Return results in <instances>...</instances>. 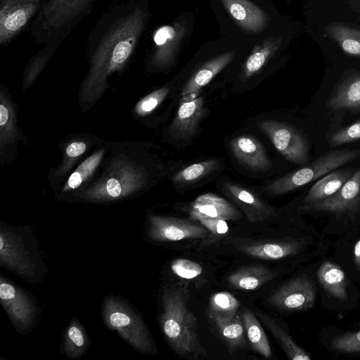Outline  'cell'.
I'll return each instance as SVG.
<instances>
[{
    "label": "cell",
    "mask_w": 360,
    "mask_h": 360,
    "mask_svg": "<svg viewBox=\"0 0 360 360\" xmlns=\"http://www.w3.org/2000/svg\"><path fill=\"white\" fill-rule=\"evenodd\" d=\"M148 18L145 0H124L111 6L92 27L86 41L88 70L80 91L83 108L95 103L107 89L109 77L129 63Z\"/></svg>",
    "instance_id": "obj_1"
},
{
    "label": "cell",
    "mask_w": 360,
    "mask_h": 360,
    "mask_svg": "<svg viewBox=\"0 0 360 360\" xmlns=\"http://www.w3.org/2000/svg\"><path fill=\"white\" fill-rule=\"evenodd\" d=\"M189 292L180 285L165 287L160 323L162 333L178 355L199 359L207 354L198 334L195 316L188 307Z\"/></svg>",
    "instance_id": "obj_2"
},
{
    "label": "cell",
    "mask_w": 360,
    "mask_h": 360,
    "mask_svg": "<svg viewBox=\"0 0 360 360\" xmlns=\"http://www.w3.org/2000/svg\"><path fill=\"white\" fill-rule=\"evenodd\" d=\"M97 0H42L32 22L30 35L35 44L56 51L91 13Z\"/></svg>",
    "instance_id": "obj_3"
},
{
    "label": "cell",
    "mask_w": 360,
    "mask_h": 360,
    "mask_svg": "<svg viewBox=\"0 0 360 360\" xmlns=\"http://www.w3.org/2000/svg\"><path fill=\"white\" fill-rule=\"evenodd\" d=\"M101 175L75 195L89 202H106L129 197L143 188L148 181L144 166L129 153H120L110 160Z\"/></svg>",
    "instance_id": "obj_4"
},
{
    "label": "cell",
    "mask_w": 360,
    "mask_h": 360,
    "mask_svg": "<svg viewBox=\"0 0 360 360\" xmlns=\"http://www.w3.org/2000/svg\"><path fill=\"white\" fill-rule=\"evenodd\" d=\"M0 266L31 283L44 276V264L29 229L0 226Z\"/></svg>",
    "instance_id": "obj_5"
},
{
    "label": "cell",
    "mask_w": 360,
    "mask_h": 360,
    "mask_svg": "<svg viewBox=\"0 0 360 360\" xmlns=\"http://www.w3.org/2000/svg\"><path fill=\"white\" fill-rule=\"evenodd\" d=\"M104 323L136 350L146 354L155 353V346L147 326L141 317L122 299L114 295L105 297L103 302Z\"/></svg>",
    "instance_id": "obj_6"
},
{
    "label": "cell",
    "mask_w": 360,
    "mask_h": 360,
    "mask_svg": "<svg viewBox=\"0 0 360 360\" xmlns=\"http://www.w3.org/2000/svg\"><path fill=\"white\" fill-rule=\"evenodd\" d=\"M360 156L358 149H338L327 152L307 165L290 172L266 185L264 190L281 195L297 189L337 169Z\"/></svg>",
    "instance_id": "obj_7"
},
{
    "label": "cell",
    "mask_w": 360,
    "mask_h": 360,
    "mask_svg": "<svg viewBox=\"0 0 360 360\" xmlns=\"http://www.w3.org/2000/svg\"><path fill=\"white\" fill-rule=\"evenodd\" d=\"M257 127L270 139L276 150L288 161L298 165L308 163V141L295 127L287 123L271 120L259 122Z\"/></svg>",
    "instance_id": "obj_8"
},
{
    "label": "cell",
    "mask_w": 360,
    "mask_h": 360,
    "mask_svg": "<svg viewBox=\"0 0 360 360\" xmlns=\"http://www.w3.org/2000/svg\"><path fill=\"white\" fill-rule=\"evenodd\" d=\"M0 301L16 330L28 333L34 325L37 305L20 286L0 276Z\"/></svg>",
    "instance_id": "obj_9"
},
{
    "label": "cell",
    "mask_w": 360,
    "mask_h": 360,
    "mask_svg": "<svg viewBox=\"0 0 360 360\" xmlns=\"http://www.w3.org/2000/svg\"><path fill=\"white\" fill-rule=\"evenodd\" d=\"M42 0H0V44L8 46L33 21Z\"/></svg>",
    "instance_id": "obj_10"
},
{
    "label": "cell",
    "mask_w": 360,
    "mask_h": 360,
    "mask_svg": "<svg viewBox=\"0 0 360 360\" xmlns=\"http://www.w3.org/2000/svg\"><path fill=\"white\" fill-rule=\"evenodd\" d=\"M316 289L307 276L296 277L275 290L267 302L281 311L307 309L314 304Z\"/></svg>",
    "instance_id": "obj_11"
},
{
    "label": "cell",
    "mask_w": 360,
    "mask_h": 360,
    "mask_svg": "<svg viewBox=\"0 0 360 360\" xmlns=\"http://www.w3.org/2000/svg\"><path fill=\"white\" fill-rule=\"evenodd\" d=\"M148 221V236L158 242L205 238L210 233L201 225L175 217L150 215Z\"/></svg>",
    "instance_id": "obj_12"
},
{
    "label": "cell",
    "mask_w": 360,
    "mask_h": 360,
    "mask_svg": "<svg viewBox=\"0 0 360 360\" xmlns=\"http://www.w3.org/2000/svg\"><path fill=\"white\" fill-rule=\"evenodd\" d=\"M22 134L18 126L15 105L6 89L1 85L0 91V162L1 165L11 162L16 154Z\"/></svg>",
    "instance_id": "obj_13"
},
{
    "label": "cell",
    "mask_w": 360,
    "mask_h": 360,
    "mask_svg": "<svg viewBox=\"0 0 360 360\" xmlns=\"http://www.w3.org/2000/svg\"><path fill=\"white\" fill-rule=\"evenodd\" d=\"M205 114L202 97L184 96L169 127L170 136L176 140L191 139L195 134Z\"/></svg>",
    "instance_id": "obj_14"
},
{
    "label": "cell",
    "mask_w": 360,
    "mask_h": 360,
    "mask_svg": "<svg viewBox=\"0 0 360 360\" xmlns=\"http://www.w3.org/2000/svg\"><path fill=\"white\" fill-rule=\"evenodd\" d=\"M185 32L186 26L183 23L163 25L155 30V49L150 60L153 68L164 69L173 63Z\"/></svg>",
    "instance_id": "obj_15"
},
{
    "label": "cell",
    "mask_w": 360,
    "mask_h": 360,
    "mask_svg": "<svg viewBox=\"0 0 360 360\" xmlns=\"http://www.w3.org/2000/svg\"><path fill=\"white\" fill-rule=\"evenodd\" d=\"M360 199V169L333 195L300 207L305 212H342L352 208Z\"/></svg>",
    "instance_id": "obj_16"
},
{
    "label": "cell",
    "mask_w": 360,
    "mask_h": 360,
    "mask_svg": "<svg viewBox=\"0 0 360 360\" xmlns=\"http://www.w3.org/2000/svg\"><path fill=\"white\" fill-rule=\"evenodd\" d=\"M221 190L243 211L250 222L263 221L274 215L273 207L244 187L226 181L223 183Z\"/></svg>",
    "instance_id": "obj_17"
},
{
    "label": "cell",
    "mask_w": 360,
    "mask_h": 360,
    "mask_svg": "<svg viewBox=\"0 0 360 360\" xmlns=\"http://www.w3.org/2000/svg\"><path fill=\"white\" fill-rule=\"evenodd\" d=\"M231 150L242 165L255 171H267L271 167L263 145L252 136H240L231 141Z\"/></svg>",
    "instance_id": "obj_18"
},
{
    "label": "cell",
    "mask_w": 360,
    "mask_h": 360,
    "mask_svg": "<svg viewBox=\"0 0 360 360\" xmlns=\"http://www.w3.org/2000/svg\"><path fill=\"white\" fill-rule=\"evenodd\" d=\"M224 8L243 29L258 32L269 21L268 15L248 0H221Z\"/></svg>",
    "instance_id": "obj_19"
},
{
    "label": "cell",
    "mask_w": 360,
    "mask_h": 360,
    "mask_svg": "<svg viewBox=\"0 0 360 360\" xmlns=\"http://www.w3.org/2000/svg\"><path fill=\"white\" fill-rule=\"evenodd\" d=\"M189 213L225 221L238 220L242 214L224 198L211 193H204L195 198L191 205Z\"/></svg>",
    "instance_id": "obj_20"
},
{
    "label": "cell",
    "mask_w": 360,
    "mask_h": 360,
    "mask_svg": "<svg viewBox=\"0 0 360 360\" xmlns=\"http://www.w3.org/2000/svg\"><path fill=\"white\" fill-rule=\"evenodd\" d=\"M234 55V51L226 52L203 64L186 84L181 95L184 97L197 96L199 91L231 61Z\"/></svg>",
    "instance_id": "obj_21"
},
{
    "label": "cell",
    "mask_w": 360,
    "mask_h": 360,
    "mask_svg": "<svg viewBox=\"0 0 360 360\" xmlns=\"http://www.w3.org/2000/svg\"><path fill=\"white\" fill-rule=\"evenodd\" d=\"M360 101V72L340 81L331 93L327 106L331 110H354Z\"/></svg>",
    "instance_id": "obj_22"
},
{
    "label": "cell",
    "mask_w": 360,
    "mask_h": 360,
    "mask_svg": "<svg viewBox=\"0 0 360 360\" xmlns=\"http://www.w3.org/2000/svg\"><path fill=\"white\" fill-rule=\"evenodd\" d=\"M277 274L262 266H248L231 274L228 283L233 288L253 290L262 287L276 277Z\"/></svg>",
    "instance_id": "obj_23"
},
{
    "label": "cell",
    "mask_w": 360,
    "mask_h": 360,
    "mask_svg": "<svg viewBox=\"0 0 360 360\" xmlns=\"http://www.w3.org/2000/svg\"><path fill=\"white\" fill-rule=\"evenodd\" d=\"M353 169H338L326 174L310 188L303 200L305 204L313 203L335 194L354 173Z\"/></svg>",
    "instance_id": "obj_24"
},
{
    "label": "cell",
    "mask_w": 360,
    "mask_h": 360,
    "mask_svg": "<svg viewBox=\"0 0 360 360\" xmlns=\"http://www.w3.org/2000/svg\"><path fill=\"white\" fill-rule=\"evenodd\" d=\"M106 153L107 149L105 146L100 147L81 162L65 182L62 187V193H70L84 188V184L90 181V178L96 173Z\"/></svg>",
    "instance_id": "obj_25"
},
{
    "label": "cell",
    "mask_w": 360,
    "mask_h": 360,
    "mask_svg": "<svg viewBox=\"0 0 360 360\" xmlns=\"http://www.w3.org/2000/svg\"><path fill=\"white\" fill-rule=\"evenodd\" d=\"M300 248L297 243H252L241 245L238 250L254 258L276 260L297 253Z\"/></svg>",
    "instance_id": "obj_26"
},
{
    "label": "cell",
    "mask_w": 360,
    "mask_h": 360,
    "mask_svg": "<svg viewBox=\"0 0 360 360\" xmlns=\"http://www.w3.org/2000/svg\"><path fill=\"white\" fill-rule=\"evenodd\" d=\"M210 316L224 340L231 348H236L245 342V330L242 314L224 316L210 313Z\"/></svg>",
    "instance_id": "obj_27"
},
{
    "label": "cell",
    "mask_w": 360,
    "mask_h": 360,
    "mask_svg": "<svg viewBox=\"0 0 360 360\" xmlns=\"http://www.w3.org/2000/svg\"><path fill=\"white\" fill-rule=\"evenodd\" d=\"M317 277L323 288L332 296L342 301L347 299L345 275L338 266L325 261L318 269Z\"/></svg>",
    "instance_id": "obj_28"
},
{
    "label": "cell",
    "mask_w": 360,
    "mask_h": 360,
    "mask_svg": "<svg viewBox=\"0 0 360 360\" xmlns=\"http://www.w3.org/2000/svg\"><path fill=\"white\" fill-rule=\"evenodd\" d=\"M258 317L266 326L270 333L277 340L284 352L292 360L311 359L309 354L297 345L288 333L276 321V320L264 312L259 311Z\"/></svg>",
    "instance_id": "obj_29"
},
{
    "label": "cell",
    "mask_w": 360,
    "mask_h": 360,
    "mask_svg": "<svg viewBox=\"0 0 360 360\" xmlns=\"http://www.w3.org/2000/svg\"><path fill=\"white\" fill-rule=\"evenodd\" d=\"M90 344L89 336L79 321L72 319L64 334L63 352L70 359H77L86 352Z\"/></svg>",
    "instance_id": "obj_30"
},
{
    "label": "cell",
    "mask_w": 360,
    "mask_h": 360,
    "mask_svg": "<svg viewBox=\"0 0 360 360\" xmlns=\"http://www.w3.org/2000/svg\"><path fill=\"white\" fill-rule=\"evenodd\" d=\"M242 318L247 338L252 347L261 356L269 359L272 355L271 349L267 337L258 320L251 310L245 309Z\"/></svg>",
    "instance_id": "obj_31"
},
{
    "label": "cell",
    "mask_w": 360,
    "mask_h": 360,
    "mask_svg": "<svg viewBox=\"0 0 360 360\" xmlns=\"http://www.w3.org/2000/svg\"><path fill=\"white\" fill-rule=\"evenodd\" d=\"M281 41L282 39L280 37H269L252 51L244 65L242 73L243 81L251 77L264 66L267 60L278 50Z\"/></svg>",
    "instance_id": "obj_32"
},
{
    "label": "cell",
    "mask_w": 360,
    "mask_h": 360,
    "mask_svg": "<svg viewBox=\"0 0 360 360\" xmlns=\"http://www.w3.org/2000/svg\"><path fill=\"white\" fill-rule=\"evenodd\" d=\"M327 34L335 40L348 55L360 57V31L342 24H333L326 29Z\"/></svg>",
    "instance_id": "obj_33"
},
{
    "label": "cell",
    "mask_w": 360,
    "mask_h": 360,
    "mask_svg": "<svg viewBox=\"0 0 360 360\" xmlns=\"http://www.w3.org/2000/svg\"><path fill=\"white\" fill-rule=\"evenodd\" d=\"M89 138H74L65 147L61 163L54 172L56 180L61 179L90 147Z\"/></svg>",
    "instance_id": "obj_34"
},
{
    "label": "cell",
    "mask_w": 360,
    "mask_h": 360,
    "mask_svg": "<svg viewBox=\"0 0 360 360\" xmlns=\"http://www.w3.org/2000/svg\"><path fill=\"white\" fill-rule=\"evenodd\" d=\"M219 162L217 159L208 160L193 164L176 173L172 181L176 184H188L195 182L215 170Z\"/></svg>",
    "instance_id": "obj_35"
},
{
    "label": "cell",
    "mask_w": 360,
    "mask_h": 360,
    "mask_svg": "<svg viewBox=\"0 0 360 360\" xmlns=\"http://www.w3.org/2000/svg\"><path fill=\"white\" fill-rule=\"evenodd\" d=\"M55 52L56 51L53 49L41 46L34 56L30 58L24 72L23 86L25 89L38 77Z\"/></svg>",
    "instance_id": "obj_36"
},
{
    "label": "cell",
    "mask_w": 360,
    "mask_h": 360,
    "mask_svg": "<svg viewBox=\"0 0 360 360\" xmlns=\"http://www.w3.org/2000/svg\"><path fill=\"white\" fill-rule=\"evenodd\" d=\"M240 303L229 292L214 293L210 300V313L224 316H233L238 313Z\"/></svg>",
    "instance_id": "obj_37"
},
{
    "label": "cell",
    "mask_w": 360,
    "mask_h": 360,
    "mask_svg": "<svg viewBox=\"0 0 360 360\" xmlns=\"http://www.w3.org/2000/svg\"><path fill=\"white\" fill-rule=\"evenodd\" d=\"M169 92L165 86L150 93L141 99L134 108L135 114L140 117H146L151 114L162 103Z\"/></svg>",
    "instance_id": "obj_38"
},
{
    "label": "cell",
    "mask_w": 360,
    "mask_h": 360,
    "mask_svg": "<svg viewBox=\"0 0 360 360\" xmlns=\"http://www.w3.org/2000/svg\"><path fill=\"white\" fill-rule=\"evenodd\" d=\"M330 345L333 349L340 352H360V330L335 337Z\"/></svg>",
    "instance_id": "obj_39"
},
{
    "label": "cell",
    "mask_w": 360,
    "mask_h": 360,
    "mask_svg": "<svg viewBox=\"0 0 360 360\" xmlns=\"http://www.w3.org/2000/svg\"><path fill=\"white\" fill-rule=\"evenodd\" d=\"M171 269L175 275L186 279L195 278L202 272L200 264L185 258L174 259L171 264Z\"/></svg>",
    "instance_id": "obj_40"
},
{
    "label": "cell",
    "mask_w": 360,
    "mask_h": 360,
    "mask_svg": "<svg viewBox=\"0 0 360 360\" xmlns=\"http://www.w3.org/2000/svg\"><path fill=\"white\" fill-rule=\"evenodd\" d=\"M360 139V119L335 132L330 138L331 146H339Z\"/></svg>",
    "instance_id": "obj_41"
},
{
    "label": "cell",
    "mask_w": 360,
    "mask_h": 360,
    "mask_svg": "<svg viewBox=\"0 0 360 360\" xmlns=\"http://www.w3.org/2000/svg\"><path fill=\"white\" fill-rule=\"evenodd\" d=\"M189 216L192 220L198 221L214 235L221 236L229 231V226L225 220L205 217L193 213H189Z\"/></svg>",
    "instance_id": "obj_42"
},
{
    "label": "cell",
    "mask_w": 360,
    "mask_h": 360,
    "mask_svg": "<svg viewBox=\"0 0 360 360\" xmlns=\"http://www.w3.org/2000/svg\"><path fill=\"white\" fill-rule=\"evenodd\" d=\"M354 256L355 263L358 268L360 269V240L356 242L354 246Z\"/></svg>",
    "instance_id": "obj_43"
},
{
    "label": "cell",
    "mask_w": 360,
    "mask_h": 360,
    "mask_svg": "<svg viewBox=\"0 0 360 360\" xmlns=\"http://www.w3.org/2000/svg\"><path fill=\"white\" fill-rule=\"evenodd\" d=\"M354 110H360V101H359V103L356 105Z\"/></svg>",
    "instance_id": "obj_44"
}]
</instances>
